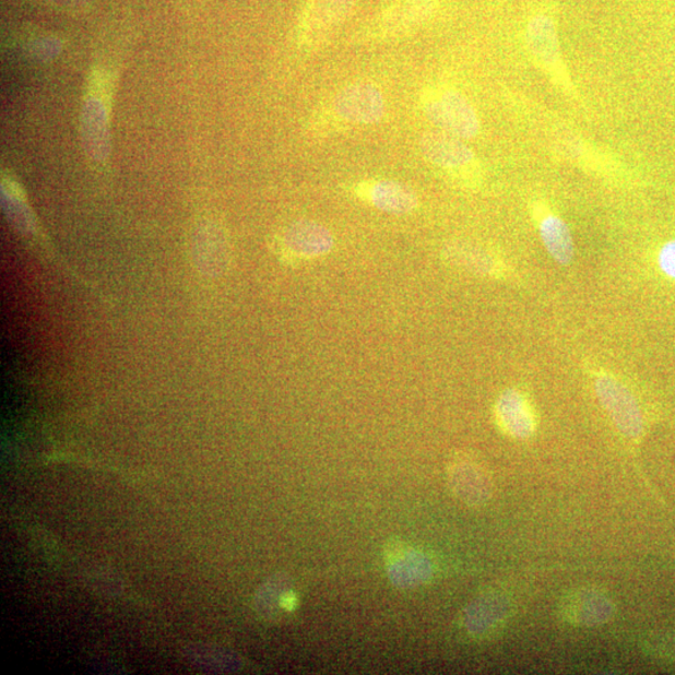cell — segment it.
<instances>
[{"label": "cell", "mask_w": 675, "mask_h": 675, "mask_svg": "<svg viewBox=\"0 0 675 675\" xmlns=\"http://www.w3.org/2000/svg\"><path fill=\"white\" fill-rule=\"evenodd\" d=\"M419 106L424 116L438 131L474 140L481 133V119L465 95L449 85H429L419 95Z\"/></svg>", "instance_id": "1"}, {"label": "cell", "mask_w": 675, "mask_h": 675, "mask_svg": "<svg viewBox=\"0 0 675 675\" xmlns=\"http://www.w3.org/2000/svg\"><path fill=\"white\" fill-rule=\"evenodd\" d=\"M357 0H307L299 16V46L317 49L340 29L356 7Z\"/></svg>", "instance_id": "6"}, {"label": "cell", "mask_w": 675, "mask_h": 675, "mask_svg": "<svg viewBox=\"0 0 675 675\" xmlns=\"http://www.w3.org/2000/svg\"><path fill=\"white\" fill-rule=\"evenodd\" d=\"M452 488L465 504L478 506L490 497V479L478 462L469 457H457L449 466Z\"/></svg>", "instance_id": "11"}, {"label": "cell", "mask_w": 675, "mask_h": 675, "mask_svg": "<svg viewBox=\"0 0 675 675\" xmlns=\"http://www.w3.org/2000/svg\"><path fill=\"white\" fill-rule=\"evenodd\" d=\"M359 201L389 214L403 215L417 210L419 199L414 190L393 179H368L352 187Z\"/></svg>", "instance_id": "8"}, {"label": "cell", "mask_w": 675, "mask_h": 675, "mask_svg": "<svg viewBox=\"0 0 675 675\" xmlns=\"http://www.w3.org/2000/svg\"><path fill=\"white\" fill-rule=\"evenodd\" d=\"M496 418L499 427L514 438H528L535 430L532 406L522 393L509 389L499 396L496 404Z\"/></svg>", "instance_id": "12"}, {"label": "cell", "mask_w": 675, "mask_h": 675, "mask_svg": "<svg viewBox=\"0 0 675 675\" xmlns=\"http://www.w3.org/2000/svg\"><path fill=\"white\" fill-rule=\"evenodd\" d=\"M386 115V99L375 83L367 81L345 85L329 102L322 116L325 125L376 126Z\"/></svg>", "instance_id": "4"}, {"label": "cell", "mask_w": 675, "mask_h": 675, "mask_svg": "<svg viewBox=\"0 0 675 675\" xmlns=\"http://www.w3.org/2000/svg\"><path fill=\"white\" fill-rule=\"evenodd\" d=\"M466 141L440 131L421 137V153L430 166L458 186L478 189L483 183L482 164Z\"/></svg>", "instance_id": "2"}, {"label": "cell", "mask_w": 675, "mask_h": 675, "mask_svg": "<svg viewBox=\"0 0 675 675\" xmlns=\"http://www.w3.org/2000/svg\"><path fill=\"white\" fill-rule=\"evenodd\" d=\"M595 392L618 429L628 438L643 431V417L636 398L620 380L605 374L594 378Z\"/></svg>", "instance_id": "7"}, {"label": "cell", "mask_w": 675, "mask_h": 675, "mask_svg": "<svg viewBox=\"0 0 675 675\" xmlns=\"http://www.w3.org/2000/svg\"><path fill=\"white\" fill-rule=\"evenodd\" d=\"M281 608L285 612H293L297 608L298 605V596L293 592H285L282 594L280 600Z\"/></svg>", "instance_id": "16"}, {"label": "cell", "mask_w": 675, "mask_h": 675, "mask_svg": "<svg viewBox=\"0 0 675 675\" xmlns=\"http://www.w3.org/2000/svg\"><path fill=\"white\" fill-rule=\"evenodd\" d=\"M532 214L536 225H538L543 245L547 248L554 261L561 265H568L572 262L575 244L572 233H570L566 222L542 202L532 205Z\"/></svg>", "instance_id": "10"}, {"label": "cell", "mask_w": 675, "mask_h": 675, "mask_svg": "<svg viewBox=\"0 0 675 675\" xmlns=\"http://www.w3.org/2000/svg\"><path fill=\"white\" fill-rule=\"evenodd\" d=\"M443 257L448 263L475 274L498 276L501 273L497 257L481 246L455 241L445 248Z\"/></svg>", "instance_id": "13"}, {"label": "cell", "mask_w": 675, "mask_h": 675, "mask_svg": "<svg viewBox=\"0 0 675 675\" xmlns=\"http://www.w3.org/2000/svg\"><path fill=\"white\" fill-rule=\"evenodd\" d=\"M440 0H396L371 21L363 38L371 42L394 40L410 36L429 22Z\"/></svg>", "instance_id": "5"}, {"label": "cell", "mask_w": 675, "mask_h": 675, "mask_svg": "<svg viewBox=\"0 0 675 675\" xmlns=\"http://www.w3.org/2000/svg\"><path fill=\"white\" fill-rule=\"evenodd\" d=\"M334 238L325 225L315 221H299L283 236L285 253L293 262L313 261L331 252Z\"/></svg>", "instance_id": "9"}, {"label": "cell", "mask_w": 675, "mask_h": 675, "mask_svg": "<svg viewBox=\"0 0 675 675\" xmlns=\"http://www.w3.org/2000/svg\"><path fill=\"white\" fill-rule=\"evenodd\" d=\"M524 39L533 62L561 93L576 98L572 78L561 57L557 22L549 10H538L530 15L525 24Z\"/></svg>", "instance_id": "3"}, {"label": "cell", "mask_w": 675, "mask_h": 675, "mask_svg": "<svg viewBox=\"0 0 675 675\" xmlns=\"http://www.w3.org/2000/svg\"><path fill=\"white\" fill-rule=\"evenodd\" d=\"M660 267L666 275L675 280V240L668 241L661 249Z\"/></svg>", "instance_id": "15"}, {"label": "cell", "mask_w": 675, "mask_h": 675, "mask_svg": "<svg viewBox=\"0 0 675 675\" xmlns=\"http://www.w3.org/2000/svg\"><path fill=\"white\" fill-rule=\"evenodd\" d=\"M562 157L568 158L579 166L587 168L588 170L602 173V175H608L616 166L607 157V154H603L601 151L592 149L581 138L568 135L565 140L560 141Z\"/></svg>", "instance_id": "14"}]
</instances>
